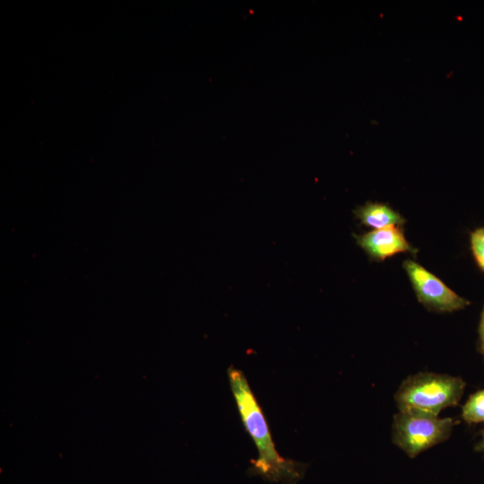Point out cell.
I'll list each match as a JSON object with an SVG mask.
<instances>
[{
  "instance_id": "obj_7",
  "label": "cell",
  "mask_w": 484,
  "mask_h": 484,
  "mask_svg": "<svg viewBox=\"0 0 484 484\" xmlns=\"http://www.w3.org/2000/svg\"><path fill=\"white\" fill-rule=\"evenodd\" d=\"M462 419L469 425L484 422V389L471 393L462 406Z\"/></svg>"
},
{
  "instance_id": "obj_2",
  "label": "cell",
  "mask_w": 484,
  "mask_h": 484,
  "mask_svg": "<svg viewBox=\"0 0 484 484\" xmlns=\"http://www.w3.org/2000/svg\"><path fill=\"white\" fill-rule=\"evenodd\" d=\"M465 385L459 376L419 372L402 381L394 394V401L399 411L438 416L442 410L459 403Z\"/></svg>"
},
{
  "instance_id": "obj_3",
  "label": "cell",
  "mask_w": 484,
  "mask_h": 484,
  "mask_svg": "<svg viewBox=\"0 0 484 484\" xmlns=\"http://www.w3.org/2000/svg\"><path fill=\"white\" fill-rule=\"evenodd\" d=\"M457 421L428 413L399 411L393 416L392 440L410 458L447 440Z\"/></svg>"
},
{
  "instance_id": "obj_4",
  "label": "cell",
  "mask_w": 484,
  "mask_h": 484,
  "mask_svg": "<svg viewBox=\"0 0 484 484\" xmlns=\"http://www.w3.org/2000/svg\"><path fill=\"white\" fill-rule=\"evenodd\" d=\"M405 270L417 298L426 308L437 313H450L470 305V302L448 288L438 277L423 266L407 259Z\"/></svg>"
},
{
  "instance_id": "obj_6",
  "label": "cell",
  "mask_w": 484,
  "mask_h": 484,
  "mask_svg": "<svg viewBox=\"0 0 484 484\" xmlns=\"http://www.w3.org/2000/svg\"><path fill=\"white\" fill-rule=\"evenodd\" d=\"M360 222L376 229L391 226H402L406 220L386 203L367 202L354 211Z\"/></svg>"
},
{
  "instance_id": "obj_8",
  "label": "cell",
  "mask_w": 484,
  "mask_h": 484,
  "mask_svg": "<svg viewBox=\"0 0 484 484\" xmlns=\"http://www.w3.org/2000/svg\"><path fill=\"white\" fill-rule=\"evenodd\" d=\"M470 243L474 260L484 272V227L478 228L471 233Z\"/></svg>"
},
{
  "instance_id": "obj_9",
  "label": "cell",
  "mask_w": 484,
  "mask_h": 484,
  "mask_svg": "<svg viewBox=\"0 0 484 484\" xmlns=\"http://www.w3.org/2000/svg\"><path fill=\"white\" fill-rule=\"evenodd\" d=\"M479 352L482 355L484 360V306L480 315V320L479 324Z\"/></svg>"
},
{
  "instance_id": "obj_1",
  "label": "cell",
  "mask_w": 484,
  "mask_h": 484,
  "mask_svg": "<svg viewBox=\"0 0 484 484\" xmlns=\"http://www.w3.org/2000/svg\"><path fill=\"white\" fill-rule=\"evenodd\" d=\"M227 372L242 423L258 452L257 458L251 460L249 474L270 482L297 484L304 477L307 464L284 458L278 453L264 411L245 374L232 366Z\"/></svg>"
},
{
  "instance_id": "obj_10",
  "label": "cell",
  "mask_w": 484,
  "mask_h": 484,
  "mask_svg": "<svg viewBox=\"0 0 484 484\" xmlns=\"http://www.w3.org/2000/svg\"><path fill=\"white\" fill-rule=\"evenodd\" d=\"M481 435V440L475 445L474 449L477 452L484 451V428L480 432Z\"/></svg>"
},
{
  "instance_id": "obj_5",
  "label": "cell",
  "mask_w": 484,
  "mask_h": 484,
  "mask_svg": "<svg viewBox=\"0 0 484 484\" xmlns=\"http://www.w3.org/2000/svg\"><path fill=\"white\" fill-rule=\"evenodd\" d=\"M357 244L374 261L383 262L396 254L409 252L416 255L414 248L406 239L402 226H391L354 235Z\"/></svg>"
}]
</instances>
